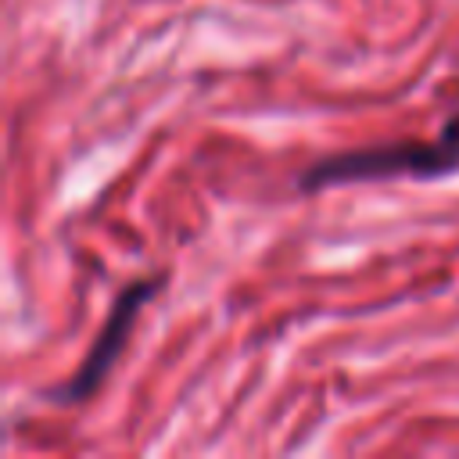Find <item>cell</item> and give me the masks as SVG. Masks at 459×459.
Returning a JSON list of instances; mask_svg holds the SVG:
<instances>
[{
	"mask_svg": "<svg viewBox=\"0 0 459 459\" xmlns=\"http://www.w3.org/2000/svg\"><path fill=\"white\" fill-rule=\"evenodd\" d=\"M455 172H459V111L441 126L434 140L373 143V147H351L316 158L298 172L294 186L301 194H316L326 186L384 183V179H441Z\"/></svg>",
	"mask_w": 459,
	"mask_h": 459,
	"instance_id": "1",
	"label": "cell"
},
{
	"mask_svg": "<svg viewBox=\"0 0 459 459\" xmlns=\"http://www.w3.org/2000/svg\"><path fill=\"white\" fill-rule=\"evenodd\" d=\"M161 283H165L161 273L129 280V283L115 294V301H111V308H108V316H104V323H100L93 344L86 348L82 362L75 366V373H72L65 384L47 387L43 398L54 402V405H86V402L100 391V384L111 377L115 362L122 359V351H126V344H129V333H133V326H136V316H140L143 305L161 290Z\"/></svg>",
	"mask_w": 459,
	"mask_h": 459,
	"instance_id": "2",
	"label": "cell"
}]
</instances>
